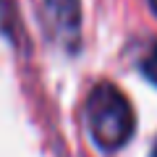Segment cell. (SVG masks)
I'll return each instance as SVG.
<instances>
[{
	"instance_id": "cell-1",
	"label": "cell",
	"mask_w": 157,
	"mask_h": 157,
	"mask_svg": "<svg viewBox=\"0 0 157 157\" xmlns=\"http://www.w3.org/2000/svg\"><path fill=\"white\" fill-rule=\"evenodd\" d=\"M86 121H89L92 139L105 152L121 149L134 136V126H136L131 102L126 100V94L118 86L107 84V81L97 84L89 92V100H86Z\"/></svg>"
},
{
	"instance_id": "cell-2",
	"label": "cell",
	"mask_w": 157,
	"mask_h": 157,
	"mask_svg": "<svg viewBox=\"0 0 157 157\" xmlns=\"http://www.w3.org/2000/svg\"><path fill=\"white\" fill-rule=\"evenodd\" d=\"M45 13L52 34L63 42V47H78V29H81V3L78 0H45Z\"/></svg>"
},
{
	"instance_id": "cell-3",
	"label": "cell",
	"mask_w": 157,
	"mask_h": 157,
	"mask_svg": "<svg viewBox=\"0 0 157 157\" xmlns=\"http://www.w3.org/2000/svg\"><path fill=\"white\" fill-rule=\"evenodd\" d=\"M141 71H144V76L149 78V81L157 84V42H152V47L147 50L144 60H141Z\"/></svg>"
},
{
	"instance_id": "cell-4",
	"label": "cell",
	"mask_w": 157,
	"mask_h": 157,
	"mask_svg": "<svg viewBox=\"0 0 157 157\" xmlns=\"http://www.w3.org/2000/svg\"><path fill=\"white\" fill-rule=\"evenodd\" d=\"M149 3H152V8H155V13H157V0H149Z\"/></svg>"
},
{
	"instance_id": "cell-5",
	"label": "cell",
	"mask_w": 157,
	"mask_h": 157,
	"mask_svg": "<svg viewBox=\"0 0 157 157\" xmlns=\"http://www.w3.org/2000/svg\"><path fill=\"white\" fill-rule=\"evenodd\" d=\"M152 157H157V147H155V152H152Z\"/></svg>"
}]
</instances>
